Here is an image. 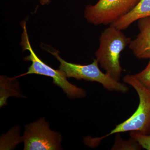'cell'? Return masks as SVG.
<instances>
[{
	"instance_id": "obj_1",
	"label": "cell",
	"mask_w": 150,
	"mask_h": 150,
	"mask_svg": "<svg viewBox=\"0 0 150 150\" xmlns=\"http://www.w3.org/2000/svg\"><path fill=\"white\" fill-rule=\"evenodd\" d=\"M131 40L122 30L111 26L105 29L99 38V47L95 53L96 59L105 73L118 81L123 71L120 54Z\"/></svg>"
},
{
	"instance_id": "obj_2",
	"label": "cell",
	"mask_w": 150,
	"mask_h": 150,
	"mask_svg": "<svg viewBox=\"0 0 150 150\" xmlns=\"http://www.w3.org/2000/svg\"><path fill=\"white\" fill-rule=\"evenodd\" d=\"M23 29L20 45L23 51L27 50L29 55L24 58L25 62H31L32 64L28 68L27 72L16 76L15 78L31 74L43 75L52 78L54 84L60 87L71 99L81 98L86 96L84 90L72 84L67 80L65 73L60 70H55L46 64L36 55L33 51L29 41V36L26 28V21H23L21 23Z\"/></svg>"
},
{
	"instance_id": "obj_3",
	"label": "cell",
	"mask_w": 150,
	"mask_h": 150,
	"mask_svg": "<svg viewBox=\"0 0 150 150\" xmlns=\"http://www.w3.org/2000/svg\"><path fill=\"white\" fill-rule=\"evenodd\" d=\"M43 50L48 51L60 62L59 69L66 74L67 78H74L76 79H83L91 82H96L101 84L105 88L110 91L126 93L129 91L127 86L112 79L104 74L100 69L98 62L96 59L88 65H81L69 63L59 56V51L45 44L40 45Z\"/></svg>"
},
{
	"instance_id": "obj_4",
	"label": "cell",
	"mask_w": 150,
	"mask_h": 150,
	"mask_svg": "<svg viewBox=\"0 0 150 150\" xmlns=\"http://www.w3.org/2000/svg\"><path fill=\"white\" fill-rule=\"evenodd\" d=\"M123 81L133 87L138 93L139 99L138 107L134 114L117 125L109 134L97 138L98 142L112 134L128 131H137L143 135H150V89L142 86L134 75H126Z\"/></svg>"
},
{
	"instance_id": "obj_5",
	"label": "cell",
	"mask_w": 150,
	"mask_h": 150,
	"mask_svg": "<svg viewBox=\"0 0 150 150\" xmlns=\"http://www.w3.org/2000/svg\"><path fill=\"white\" fill-rule=\"evenodd\" d=\"M141 0H99L86 6V20L95 25L112 24L134 9Z\"/></svg>"
},
{
	"instance_id": "obj_6",
	"label": "cell",
	"mask_w": 150,
	"mask_h": 150,
	"mask_svg": "<svg viewBox=\"0 0 150 150\" xmlns=\"http://www.w3.org/2000/svg\"><path fill=\"white\" fill-rule=\"evenodd\" d=\"M62 135L51 131L44 118L25 126V150H62Z\"/></svg>"
},
{
	"instance_id": "obj_7",
	"label": "cell",
	"mask_w": 150,
	"mask_h": 150,
	"mask_svg": "<svg viewBox=\"0 0 150 150\" xmlns=\"http://www.w3.org/2000/svg\"><path fill=\"white\" fill-rule=\"evenodd\" d=\"M139 33L129 44L135 57L139 59H150V17L138 20Z\"/></svg>"
},
{
	"instance_id": "obj_8",
	"label": "cell",
	"mask_w": 150,
	"mask_h": 150,
	"mask_svg": "<svg viewBox=\"0 0 150 150\" xmlns=\"http://www.w3.org/2000/svg\"><path fill=\"white\" fill-rule=\"evenodd\" d=\"M147 17H150V0H141L134 9L110 24V26L124 30L135 21Z\"/></svg>"
},
{
	"instance_id": "obj_9",
	"label": "cell",
	"mask_w": 150,
	"mask_h": 150,
	"mask_svg": "<svg viewBox=\"0 0 150 150\" xmlns=\"http://www.w3.org/2000/svg\"><path fill=\"white\" fill-rule=\"evenodd\" d=\"M16 78H8L1 76V107L6 103V99L11 96L22 97Z\"/></svg>"
},
{
	"instance_id": "obj_10",
	"label": "cell",
	"mask_w": 150,
	"mask_h": 150,
	"mask_svg": "<svg viewBox=\"0 0 150 150\" xmlns=\"http://www.w3.org/2000/svg\"><path fill=\"white\" fill-rule=\"evenodd\" d=\"M149 59V62L144 69L134 76L142 86L150 89V59Z\"/></svg>"
},
{
	"instance_id": "obj_11",
	"label": "cell",
	"mask_w": 150,
	"mask_h": 150,
	"mask_svg": "<svg viewBox=\"0 0 150 150\" xmlns=\"http://www.w3.org/2000/svg\"><path fill=\"white\" fill-rule=\"evenodd\" d=\"M130 135L131 138L137 141L142 148L150 150V135H143L137 131H131Z\"/></svg>"
},
{
	"instance_id": "obj_12",
	"label": "cell",
	"mask_w": 150,
	"mask_h": 150,
	"mask_svg": "<svg viewBox=\"0 0 150 150\" xmlns=\"http://www.w3.org/2000/svg\"><path fill=\"white\" fill-rule=\"evenodd\" d=\"M39 2L41 5H48L51 2V0H39Z\"/></svg>"
}]
</instances>
